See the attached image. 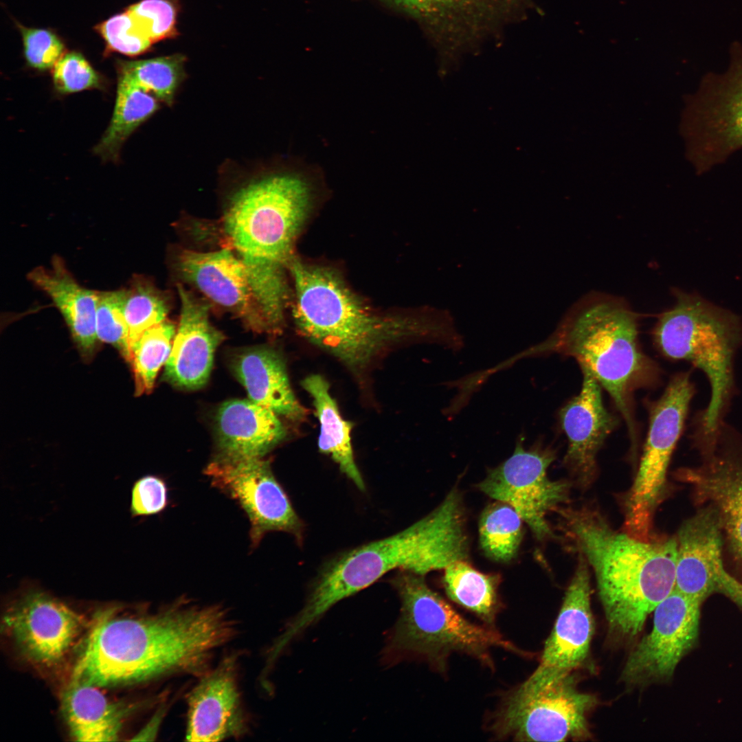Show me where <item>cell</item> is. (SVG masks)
<instances>
[{
  "label": "cell",
  "instance_id": "52a82bcc",
  "mask_svg": "<svg viewBox=\"0 0 742 742\" xmlns=\"http://www.w3.org/2000/svg\"><path fill=\"white\" fill-rule=\"evenodd\" d=\"M654 339L664 356L686 360L706 375L711 397L695 417L692 440L712 439L736 393L734 360L742 346L741 319L701 297L679 293L675 306L659 319Z\"/></svg>",
  "mask_w": 742,
  "mask_h": 742
},
{
  "label": "cell",
  "instance_id": "4fadbf2b",
  "mask_svg": "<svg viewBox=\"0 0 742 742\" xmlns=\"http://www.w3.org/2000/svg\"><path fill=\"white\" fill-rule=\"evenodd\" d=\"M205 473L215 487L236 501L246 513L254 546L269 531L285 532L302 539V521L274 477L269 460L218 456Z\"/></svg>",
  "mask_w": 742,
  "mask_h": 742
},
{
  "label": "cell",
  "instance_id": "ba28073f",
  "mask_svg": "<svg viewBox=\"0 0 742 742\" xmlns=\"http://www.w3.org/2000/svg\"><path fill=\"white\" fill-rule=\"evenodd\" d=\"M392 583L401 601V614L387 645L392 660L422 659L445 671L453 652L488 663L493 647L523 654L498 632L463 618L427 586L423 576L401 571Z\"/></svg>",
  "mask_w": 742,
  "mask_h": 742
},
{
  "label": "cell",
  "instance_id": "ab89813d",
  "mask_svg": "<svg viewBox=\"0 0 742 742\" xmlns=\"http://www.w3.org/2000/svg\"><path fill=\"white\" fill-rule=\"evenodd\" d=\"M165 708L159 709L145 726L134 736L131 741H153L157 736L159 726L165 714Z\"/></svg>",
  "mask_w": 742,
  "mask_h": 742
},
{
  "label": "cell",
  "instance_id": "ffe728a7",
  "mask_svg": "<svg viewBox=\"0 0 742 742\" xmlns=\"http://www.w3.org/2000/svg\"><path fill=\"white\" fill-rule=\"evenodd\" d=\"M235 662L224 659L188 694L186 741H219L246 731Z\"/></svg>",
  "mask_w": 742,
  "mask_h": 742
},
{
  "label": "cell",
  "instance_id": "836d02e7",
  "mask_svg": "<svg viewBox=\"0 0 742 742\" xmlns=\"http://www.w3.org/2000/svg\"><path fill=\"white\" fill-rule=\"evenodd\" d=\"M124 289L99 291L96 333L99 341L111 344L128 363L129 330L124 314Z\"/></svg>",
  "mask_w": 742,
  "mask_h": 742
},
{
  "label": "cell",
  "instance_id": "603a6c76",
  "mask_svg": "<svg viewBox=\"0 0 742 742\" xmlns=\"http://www.w3.org/2000/svg\"><path fill=\"white\" fill-rule=\"evenodd\" d=\"M27 279L52 300L67 325L80 355L91 359L98 348L96 308L99 291L80 285L58 256L50 269L37 267Z\"/></svg>",
  "mask_w": 742,
  "mask_h": 742
},
{
  "label": "cell",
  "instance_id": "5b68a950",
  "mask_svg": "<svg viewBox=\"0 0 742 742\" xmlns=\"http://www.w3.org/2000/svg\"><path fill=\"white\" fill-rule=\"evenodd\" d=\"M468 541L460 495L452 491L431 513L405 530L346 552L319 575L293 619L304 631L339 601L398 570L424 576L465 561Z\"/></svg>",
  "mask_w": 742,
  "mask_h": 742
},
{
  "label": "cell",
  "instance_id": "d6986e66",
  "mask_svg": "<svg viewBox=\"0 0 742 742\" xmlns=\"http://www.w3.org/2000/svg\"><path fill=\"white\" fill-rule=\"evenodd\" d=\"M581 368V391L563 406L559 417L568 441L564 463L586 486L595 477L597 453L618 422L603 404L600 383L589 370Z\"/></svg>",
  "mask_w": 742,
  "mask_h": 742
},
{
  "label": "cell",
  "instance_id": "74e56055",
  "mask_svg": "<svg viewBox=\"0 0 742 742\" xmlns=\"http://www.w3.org/2000/svg\"><path fill=\"white\" fill-rule=\"evenodd\" d=\"M24 54L29 65L45 70L53 67L61 58L64 45L52 32L21 27Z\"/></svg>",
  "mask_w": 742,
  "mask_h": 742
},
{
  "label": "cell",
  "instance_id": "60d3db41",
  "mask_svg": "<svg viewBox=\"0 0 742 742\" xmlns=\"http://www.w3.org/2000/svg\"><path fill=\"white\" fill-rule=\"evenodd\" d=\"M398 1H401L403 3L406 4L407 5H410L414 0H398Z\"/></svg>",
  "mask_w": 742,
  "mask_h": 742
},
{
  "label": "cell",
  "instance_id": "4316f807",
  "mask_svg": "<svg viewBox=\"0 0 742 742\" xmlns=\"http://www.w3.org/2000/svg\"><path fill=\"white\" fill-rule=\"evenodd\" d=\"M303 388L310 394L320 423L318 447L338 464L340 471L361 491L365 483L355 464L351 444L352 425L342 418L336 401L329 391V384L319 374H311L302 382Z\"/></svg>",
  "mask_w": 742,
  "mask_h": 742
},
{
  "label": "cell",
  "instance_id": "f1b7e54d",
  "mask_svg": "<svg viewBox=\"0 0 742 742\" xmlns=\"http://www.w3.org/2000/svg\"><path fill=\"white\" fill-rule=\"evenodd\" d=\"M445 570L443 583L449 598L493 624L498 610L497 578L476 570L464 561L453 562Z\"/></svg>",
  "mask_w": 742,
  "mask_h": 742
},
{
  "label": "cell",
  "instance_id": "8d00e7d4",
  "mask_svg": "<svg viewBox=\"0 0 742 742\" xmlns=\"http://www.w3.org/2000/svg\"><path fill=\"white\" fill-rule=\"evenodd\" d=\"M54 87L60 93H75L98 88L100 78L87 60L80 54L63 55L53 67Z\"/></svg>",
  "mask_w": 742,
  "mask_h": 742
},
{
  "label": "cell",
  "instance_id": "1f68e13d",
  "mask_svg": "<svg viewBox=\"0 0 742 742\" xmlns=\"http://www.w3.org/2000/svg\"><path fill=\"white\" fill-rule=\"evenodd\" d=\"M522 519L510 505L498 501L488 506L480 521L481 546L491 559L507 562L516 554L522 539Z\"/></svg>",
  "mask_w": 742,
  "mask_h": 742
},
{
  "label": "cell",
  "instance_id": "6da1fadb",
  "mask_svg": "<svg viewBox=\"0 0 742 742\" xmlns=\"http://www.w3.org/2000/svg\"><path fill=\"white\" fill-rule=\"evenodd\" d=\"M235 633V623L216 605L179 603L153 614L106 609L90 625L71 679L102 688L173 673L201 674Z\"/></svg>",
  "mask_w": 742,
  "mask_h": 742
},
{
  "label": "cell",
  "instance_id": "277c9868",
  "mask_svg": "<svg viewBox=\"0 0 742 742\" xmlns=\"http://www.w3.org/2000/svg\"><path fill=\"white\" fill-rule=\"evenodd\" d=\"M561 513L567 536L594 572L609 627L635 637L675 587L677 538L646 541L618 532L587 508Z\"/></svg>",
  "mask_w": 742,
  "mask_h": 742
},
{
  "label": "cell",
  "instance_id": "7402d4cb",
  "mask_svg": "<svg viewBox=\"0 0 742 742\" xmlns=\"http://www.w3.org/2000/svg\"><path fill=\"white\" fill-rule=\"evenodd\" d=\"M594 629L589 572L581 557L536 671L572 673L587 658Z\"/></svg>",
  "mask_w": 742,
  "mask_h": 742
},
{
  "label": "cell",
  "instance_id": "484cf974",
  "mask_svg": "<svg viewBox=\"0 0 742 742\" xmlns=\"http://www.w3.org/2000/svg\"><path fill=\"white\" fill-rule=\"evenodd\" d=\"M232 368L251 401L292 421L305 417L306 411L291 387L284 362L275 350L247 349L234 358Z\"/></svg>",
  "mask_w": 742,
  "mask_h": 742
},
{
  "label": "cell",
  "instance_id": "3957f363",
  "mask_svg": "<svg viewBox=\"0 0 742 742\" xmlns=\"http://www.w3.org/2000/svg\"><path fill=\"white\" fill-rule=\"evenodd\" d=\"M320 171L306 164L253 181L232 197L223 225L243 262L270 333L280 332L289 297L285 269L312 206Z\"/></svg>",
  "mask_w": 742,
  "mask_h": 742
},
{
  "label": "cell",
  "instance_id": "b9f144b4",
  "mask_svg": "<svg viewBox=\"0 0 742 742\" xmlns=\"http://www.w3.org/2000/svg\"><path fill=\"white\" fill-rule=\"evenodd\" d=\"M735 550L737 551V554H739V556H740L741 557V559H742V547H741V548H737V549H735Z\"/></svg>",
  "mask_w": 742,
  "mask_h": 742
},
{
  "label": "cell",
  "instance_id": "9a60e30c",
  "mask_svg": "<svg viewBox=\"0 0 742 742\" xmlns=\"http://www.w3.org/2000/svg\"><path fill=\"white\" fill-rule=\"evenodd\" d=\"M701 604L674 588L654 609L651 631L629 655L622 679L643 685L670 679L697 640Z\"/></svg>",
  "mask_w": 742,
  "mask_h": 742
},
{
  "label": "cell",
  "instance_id": "e0dca14e",
  "mask_svg": "<svg viewBox=\"0 0 742 742\" xmlns=\"http://www.w3.org/2000/svg\"><path fill=\"white\" fill-rule=\"evenodd\" d=\"M722 530L719 514L710 505L683 523L676 537L675 588L701 603L721 594L742 608V584L723 564Z\"/></svg>",
  "mask_w": 742,
  "mask_h": 742
},
{
  "label": "cell",
  "instance_id": "f546056e",
  "mask_svg": "<svg viewBox=\"0 0 742 742\" xmlns=\"http://www.w3.org/2000/svg\"><path fill=\"white\" fill-rule=\"evenodd\" d=\"M186 61L185 56L180 54L122 61L118 65V77L151 93L158 100L171 105L178 87L186 77Z\"/></svg>",
  "mask_w": 742,
  "mask_h": 742
},
{
  "label": "cell",
  "instance_id": "2e32d148",
  "mask_svg": "<svg viewBox=\"0 0 742 742\" xmlns=\"http://www.w3.org/2000/svg\"><path fill=\"white\" fill-rule=\"evenodd\" d=\"M697 448L701 464L677 475L693 486L699 502L717 510L734 550L741 548L742 436L724 421L710 442Z\"/></svg>",
  "mask_w": 742,
  "mask_h": 742
},
{
  "label": "cell",
  "instance_id": "83f0119b",
  "mask_svg": "<svg viewBox=\"0 0 742 742\" xmlns=\"http://www.w3.org/2000/svg\"><path fill=\"white\" fill-rule=\"evenodd\" d=\"M158 100L130 81L118 77L113 114L104 135L94 148L102 159H117L128 137L159 108Z\"/></svg>",
  "mask_w": 742,
  "mask_h": 742
},
{
  "label": "cell",
  "instance_id": "d6a6232c",
  "mask_svg": "<svg viewBox=\"0 0 742 742\" xmlns=\"http://www.w3.org/2000/svg\"><path fill=\"white\" fill-rule=\"evenodd\" d=\"M168 306L164 295L148 280L134 277L124 289V314L129 344L144 330L166 319Z\"/></svg>",
  "mask_w": 742,
  "mask_h": 742
},
{
  "label": "cell",
  "instance_id": "f35d334b",
  "mask_svg": "<svg viewBox=\"0 0 742 742\" xmlns=\"http://www.w3.org/2000/svg\"><path fill=\"white\" fill-rule=\"evenodd\" d=\"M167 502L164 481L153 475L144 476L133 484L130 511L133 517L156 514L166 508Z\"/></svg>",
  "mask_w": 742,
  "mask_h": 742
},
{
  "label": "cell",
  "instance_id": "ac0fdd59",
  "mask_svg": "<svg viewBox=\"0 0 742 742\" xmlns=\"http://www.w3.org/2000/svg\"><path fill=\"white\" fill-rule=\"evenodd\" d=\"M177 265L183 279L214 302L235 313L248 328L267 333L245 267L230 249L184 250L179 255Z\"/></svg>",
  "mask_w": 742,
  "mask_h": 742
},
{
  "label": "cell",
  "instance_id": "30bf717a",
  "mask_svg": "<svg viewBox=\"0 0 742 742\" xmlns=\"http://www.w3.org/2000/svg\"><path fill=\"white\" fill-rule=\"evenodd\" d=\"M695 393L690 372L677 374L651 408L643 454L625 499L624 530L633 537L651 539L654 511L662 496L668 464Z\"/></svg>",
  "mask_w": 742,
  "mask_h": 742
},
{
  "label": "cell",
  "instance_id": "e575fe53",
  "mask_svg": "<svg viewBox=\"0 0 742 742\" xmlns=\"http://www.w3.org/2000/svg\"><path fill=\"white\" fill-rule=\"evenodd\" d=\"M179 10L177 0H142L129 6L126 12L141 33L154 43L178 35Z\"/></svg>",
  "mask_w": 742,
  "mask_h": 742
},
{
  "label": "cell",
  "instance_id": "d4e9b609",
  "mask_svg": "<svg viewBox=\"0 0 742 742\" xmlns=\"http://www.w3.org/2000/svg\"><path fill=\"white\" fill-rule=\"evenodd\" d=\"M101 687L71 679L61 698L71 737L78 741H114L139 703L113 700Z\"/></svg>",
  "mask_w": 742,
  "mask_h": 742
},
{
  "label": "cell",
  "instance_id": "5bb4252c",
  "mask_svg": "<svg viewBox=\"0 0 742 742\" xmlns=\"http://www.w3.org/2000/svg\"><path fill=\"white\" fill-rule=\"evenodd\" d=\"M2 622L21 654L45 669L60 665L90 627L82 615L64 603L35 590L14 601Z\"/></svg>",
  "mask_w": 742,
  "mask_h": 742
},
{
  "label": "cell",
  "instance_id": "44dd1931",
  "mask_svg": "<svg viewBox=\"0 0 742 742\" xmlns=\"http://www.w3.org/2000/svg\"><path fill=\"white\" fill-rule=\"evenodd\" d=\"M178 293L180 319L164 376L176 387L194 390L207 381L215 350L224 337L210 322L207 303L181 284Z\"/></svg>",
  "mask_w": 742,
  "mask_h": 742
},
{
  "label": "cell",
  "instance_id": "4dcf8cb0",
  "mask_svg": "<svg viewBox=\"0 0 742 742\" xmlns=\"http://www.w3.org/2000/svg\"><path fill=\"white\" fill-rule=\"evenodd\" d=\"M176 333L175 325L164 320L144 330L130 345V359L135 394L149 393L158 371L167 361Z\"/></svg>",
  "mask_w": 742,
  "mask_h": 742
},
{
  "label": "cell",
  "instance_id": "d590c367",
  "mask_svg": "<svg viewBox=\"0 0 742 742\" xmlns=\"http://www.w3.org/2000/svg\"><path fill=\"white\" fill-rule=\"evenodd\" d=\"M98 28L110 51L134 56L146 52L153 45L126 11L102 22Z\"/></svg>",
  "mask_w": 742,
  "mask_h": 742
},
{
  "label": "cell",
  "instance_id": "7a4b0ae2",
  "mask_svg": "<svg viewBox=\"0 0 742 742\" xmlns=\"http://www.w3.org/2000/svg\"><path fill=\"white\" fill-rule=\"evenodd\" d=\"M288 269L295 289L293 317L302 335L354 370L366 368L387 346L427 341L451 347L458 330L444 309L379 315L346 285L335 271L302 262L294 256Z\"/></svg>",
  "mask_w": 742,
  "mask_h": 742
},
{
  "label": "cell",
  "instance_id": "8fae6325",
  "mask_svg": "<svg viewBox=\"0 0 742 742\" xmlns=\"http://www.w3.org/2000/svg\"><path fill=\"white\" fill-rule=\"evenodd\" d=\"M729 69L703 79L690 109L691 156L704 173L742 148V49L734 45Z\"/></svg>",
  "mask_w": 742,
  "mask_h": 742
},
{
  "label": "cell",
  "instance_id": "cb8c5ba5",
  "mask_svg": "<svg viewBox=\"0 0 742 742\" xmlns=\"http://www.w3.org/2000/svg\"><path fill=\"white\" fill-rule=\"evenodd\" d=\"M279 416L252 401L224 403L216 414L218 456L262 458L285 437Z\"/></svg>",
  "mask_w": 742,
  "mask_h": 742
},
{
  "label": "cell",
  "instance_id": "8992f818",
  "mask_svg": "<svg viewBox=\"0 0 742 742\" xmlns=\"http://www.w3.org/2000/svg\"><path fill=\"white\" fill-rule=\"evenodd\" d=\"M556 352L572 357L592 374L613 398L625 418L633 442L632 392L656 376L642 352L636 319L628 308L610 301L594 302L567 319L548 339L523 355Z\"/></svg>",
  "mask_w": 742,
  "mask_h": 742
},
{
  "label": "cell",
  "instance_id": "7c38bea8",
  "mask_svg": "<svg viewBox=\"0 0 742 742\" xmlns=\"http://www.w3.org/2000/svg\"><path fill=\"white\" fill-rule=\"evenodd\" d=\"M524 441V436L519 435L511 456L490 469L479 488L512 506L535 537L543 539L552 534L547 514L567 500L568 486L547 475L554 459L553 451L539 444L526 449Z\"/></svg>",
  "mask_w": 742,
  "mask_h": 742
},
{
  "label": "cell",
  "instance_id": "9c48e42d",
  "mask_svg": "<svg viewBox=\"0 0 742 742\" xmlns=\"http://www.w3.org/2000/svg\"><path fill=\"white\" fill-rule=\"evenodd\" d=\"M592 695L579 691L571 673L535 670L510 693L493 720L495 734L523 741H565L589 737Z\"/></svg>",
  "mask_w": 742,
  "mask_h": 742
}]
</instances>
